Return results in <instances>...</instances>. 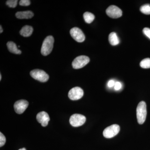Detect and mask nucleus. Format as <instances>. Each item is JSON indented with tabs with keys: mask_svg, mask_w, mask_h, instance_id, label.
<instances>
[{
	"mask_svg": "<svg viewBox=\"0 0 150 150\" xmlns=\"http://www.w3.org/2000/svg\"><path fill=\"white\" fill-rule=\"evenodd\" d=\"M147 115L146 104L144 101H141L137 108V121L139 124H142L146 121Z\"/></svg>",
	"mask_w": 150,
	"mask_h": 150,
	"instance_id": "obj_1",
	"label": "nucleus"
},
{
	"mask_svg": "<svg viewBox=\"0 0 150 150\" xmlns=\"http://www.w3.org/2000/svg\"><path fill=\"white\" fill-rule=\"evenodd\" d=\"M54 39L51 35L47 36L44 39L41 48V53L43 56L49 55L53 50Z\"/></svg>",
	"mask_w": 150,
	"mask_h": 150,
	"instance_id": "obj_2",
	"label": "nucleus"
},
{
	"mask_svg": "<svg viewBox=\"0 0 150 150\" xmlns=\"http://www.w3.org/2000/svg\"><path fill=\"white\" fill-rule=\"evenodd\" d=\"M30 75L34 79L41 82H46L49 79V76L42 70L34 69L30 71Z\"/></svg>",
	"mask_w": 150,
	"mask_h": 150,
	"instance_id": "obj_3",
	"label": "nucleus"
},
{
	"mask_svg": "<svg viewBox=\"0 0 150 150\" xmlns=\"http://www.w3.org/2000/svg\"><path fill=\"white\" fill-rule=\"evenodd\" d=\"M90 62L88 57L86 56H80L75 58L72 64L73 68L76 69L83 68Z\"/></svg>",
	"mask_w": 150,
	"mask_h": 150,
	"instance_id": "obj_4",
	"label": "nucleus"
},
{
	"mask_svg": "<svg viewBox=\"0 0 150 150\" xmlns=\"http://www.w3.org/2000/svg\"><path fill=\"white\" fill-rule=\"evenodd\" d=\"M120 126L117 124H113L105 128L103 131V135L107 139H110L115 137L120 131Z\"/></svg>",
	"mask_w": 150,
	"mask_h": 150,
	"instance_id": "obj_5",
	"label": "nucleus"
},
{
	"mask_svg": "<svg viewBox=\"0 0 150 150\" xmlns=\"http://www.w3.org/2000/svg\"><path fill=\"white\" fill-rule=\"evenodd\" d=\"M86 121L85 116L79 114H74L70 118L69 122L74 127H79L82 126Z\"/></svg>",
	"mask_w": 150,
	"mask_h": 150,
	"instance_id": "obj_6",
	"label": "nucleus"
},
{
	"mask_svg": "<svg viewBox=\"0 0 150 150\" xmlns=\"http://www.w3.org/2000/svg\"><path fill=\"white\" fill-rule=\"evenodd\" d=\"M70 33L71 37L77 42L81 43L85 40L84 34L79 28H73L70 30Z\"/></svg>",
	"mask_w": 150,
	"mask_h": 150,
	"instance_id": "obj_7",
	"label": "nucleus"
},
{
	"mask_svg": "<svg viewBox=\"0 0 150 150\" xmlns=\"http://www.w3.org/2000/svg\"><path fill=\"white\" fill-rule=\"evenodd\" d=\"M83 94L82 89L79 87H75L70 90L68 94V96L70 99L72 100H78L83 96Z\"/></svg>",
	"mask_w": 150,
	"mask_h": 150,
	"instance_id": "obj_8",
	"label": "nucleus"
},
{
	"mask_svg": "<svg viewBox=\"0 0 150 150\" xmlns=\"http://www.w3.org/2000/svg\"><path fill=\"white\" fill-rule=\"evenodd\" d=\"M106 13L108 16L112 18H118L122 15V11L121 9L114 5L108 7L106 9Z\"/></svg>",
	"mask_w": 150,
	"mask_h": 150,
	"instance_id": "obj_9",
	"label": "nucleus"
},
{
	"mask_svg": "<svg viewBox=\"0 0 150 150\" xmlns=\"http://www.w3.org/2000/svg\"><path fill=\"white\" fill-rule=\"evenodd\" d=\"M28 102L25 100H21L17 101L14 105L15 111L18 114H22L28 107Z\"/></svg>",
	"mask_w": 150,
	"mask_h": 150,
	"instance_id": "obj_10",
	"label": "nucleus"
},
{
	"mask_svg": "<svg viewBox=\"0 0 150 150\" xmlns=\"http://www.w3.org/2000/svg\"><path fill=\"white\" fill-rule=\"evenodd\" d=\"M36 119L42 126L45 127L48 125V122L50 121V117L47 112L42 111L38 113Z\"/></svg>",
	"mask_w": 150,
	"mask_h": 150,
	"instance_id": "obj_11",
	"label": "nucleus"
},
{
	"mask_svg": "<svg viewBox=\"0 0 150 150\" xmlns=\"http://www.w3.org/2000/svg\"><path fill=\"white\" fill-rule=\"evenodd\" d=\"M34 16L33 13L31 11H19L16 13V16L17 18L23 19H30L32 18Z\"/></svg>",
	"mask_w": 150,
	"mask_h": 150,
	"instance_id": "obj_12",
	"label": "nucleus"
},
{
	"mask_svg": "<svg viewBox=\"0 0 150 150\" xmlns=\"http://www.w3.org/2000/svg\"><path fill=\"white\" fill-rule=\"evenodd\" d=\"M33 32V28L30 25H25L20 31L21 35L23 37H29L32 35Z\"/></svg>",
	"mask_w": 150,
	"mask_h": 150,
	"instance_id": "obj_13",
	"label": "nucleus"
},
{
	"mask_svg": "<svg viewBox=\"0 0 150 150\" xmlns=\"http://www.w3.org/2000/svg\"><path fill=\"white\" fill-rule=\"evenodd\" d=\"M8 50L11 53L16 54H21V51L19 50L17 47L16 44L12 41H9L7 43Z\"/></svg>",
	"mask_w": 150,
	"mask_h": 150,
	"instance_id": "obj_14",
	"label": "nucleus"
},
{
	"mask_svg": "<svg viewBox=\"0 0 150 150\" xmlns=\"http://www.w3.org/2000/svg\"><path fill=\"white\" fill-rule=\"evenodd\" d=\"M109 43L112 46H116L119 43V39L115 32H112L108 36Z\"/></svg>",
	"mask_w": 150,
	"mask_h": 150,
	"instance_id": "obj_15",
	"label": "nucleus"
},
{
	"mask_svg": "<svg viewBox=\"0 0 150 150\" xmlns=\"http://www.w3.org/2000/svg\"><path fill=\"white\" fill-rule=\"evenodd\" d=\"M83 16L85 21L87 23H91L95 19V16L93 14L89 12L85 13Z\"/></svg>",
	"mask_w": 150,
	"mask_h": 150,
	"instance_id": "obj_16",
	"label": "nucleus"
},
{
	"mask_svg": "<svg viewBox=\"0 0 150 150\" xmlns=\"http://www.w3.org/2000/svg\"><path fill=\"white\" fill-rule=\"evenodd\" d=\"M140 66L143 69H149L150 68V59L146 58L141 61Z\"/></svg>",
	"mask_w": 150,
	"mask_h": 150,
	"instance_id": "obj_17",
	"label": "nucleus"
},
{
	"mask_svg": "<svg viewBox=\"0 0 150 150\" xmlns=\"http://www.w3.org/2000/svg\"><path fill=\"white\" fill-rule=\"evenodd\" d=\"M140 11L146 15L150 14V5L149 4H145L140 8Z\"/></svg>",
	"mask_w": 150,
	"mask_h": 150,
	"instance_id": "obj_18",
	"label": "nucleus"
},
{
	"mask_svg": "<svg viewBox=\"0 0 150 150\" xmlns=\"http://www.w3.org/2000/svg\"><path fill=\"white\" fill-rule=\"evenodd\" d=\"M17 0H8L6 2L7 5L10 8H14L17 5Z\"/></svg>",
	"mask_w": 150,
	"mask_h": 150,
	"instance_id": "obj_19",
	"label": "nucleus"
},
{
	"mask_svg": "<svg viewBox=\"0 0 150 150\" xmlns=\"http://www.w3.org/2000/svg\"><path fill=\"white\" fill-rule=\"evenodd\" d=\"M6 142V137L4 134L1 132L0 133V146L2 147L4 145Z\"/></svg>",
	"mask_w": 150,
	"mask_h": 150,
	"instance_id": "obj_20",
	"label": "nucleus"
},
{
	"mask_svg": "<svg viewBox=\"0 0 150 150\" xmlns=\"http://www.w3.org/2000/svg\"><path fill=\"white\" fill-rule=\"evenodd\" d=\"M30 4V1L29 0H21L20 1L19 5L23 6H27Z\"/></svg>",
	"mask_w": 150,
	"mask_h": 150,
	"instance_id": "obj_21",
	"label": "nucleus"
},
{
	"mask_svg": "<svg viewBox=\"0 0 150 150\" xmlns=\"http://www.w3.org/2000/svg\"><path fill=\"white\" fill-rule=\"evenodd\" d=\"M143 32L144 34L150 39V28H145L143 29Z\"/></svg>",
	"mask_w": 150,
	"mask_h": 150,
	"instance_id": "obj_22",
	"label": "nucleus"
},
{
	"mask_svg": "<svg viewBox=\"0 0 150 150\" xmlns=\"http://www.w3.org/2000/svg\"><path fill=\"white\" fill-rule=\"evenodd\" d=\"M122 88V84L121 83L119 82H115V86H114V88L115 90L118 91L121 89Z\"/></svg>",
	"mask_w": 150,
	"mask_h": 150,
	"instance_id": "obj_23",
	"label": "nucleus"
},
{
	"mask_svg": "<svg viewBox=\"0 0 150 150\" xmlns=\"http://www.w3.org/2000/svg\"><path fill=\"white\" fill-rule=\"evenodd\" d=\"M115 83L114 81L111 80L109 81L108 83V86L109 88L112 87L114 86H115Z\"/></svg>",
	"mask_w": 150,
	"mask_h": 150,
	"instance_id": "obj_24",
	"label": "nucleus"
},
{
	"mask_svg": "<svg viewBox=\"0 0 150 150\" xmlns=\"http://www.w3.org/2000/svg\"><path fill=\"white\" fill-rule=\"evenodd\" d=\"M0 30H0V33H1L3 31V28H2L1 25L0 26Z\"/></svg>",
	"mask_w": 150,
	"mask_h": 150,
	"instance_id": "obj_25",
	"label": "nucleus"
},
{
	"mask_svg": "<svg viewBox=\"0 0 150 150\" xmlns=\"http://www.w3.org/2000/svg\"><path fill=\"white\" fill-rule=\"evenodd\" d=\"M26 150L25 149V148H22V149H20L19 150Z\"/></svg>",
	"mask_w": 150,
	"mask_h": 150,
	"instance_id": "obj_26",
	"label": "nucleus"
},
{
	"mask_svg": "<svg viewBox=\"0 0 150 150\" xmlns=\"http://www.w3.org/2000/svg\"><path fill=\"white\" fill-rule=\"evenodd\" d=\"M1 75L0 74V80L1 81Z\"/></svg>",
	"mask_w": 150,
	"mask_h": 150,
	"instance_id": "obj_27",
	"label": "nucleus"
}]
</instances>
